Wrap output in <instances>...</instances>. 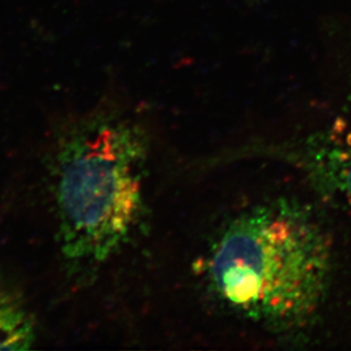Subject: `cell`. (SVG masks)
<instances>
[{
	"mask_svg": "<svg viewBox=\"0 0 351 351\" xmlns=\"http://www.w3.org/2000/svg\"><path fill=\"white\" fill-rule=\"evenodd\" d=\"M333 245L307 207L278 198L231 219L207 259L209 288L226 308L274 333L306 328L324 305Z\"/></svg>",
	"mask_w": 351,
	"mask_h": 351,
	"instance_id": "obj_1",
	"label": "cell"
},
{
	"mask_svg": "<svg viewBox=\"0 0 351 351\" xmlns=\"http://www.w3.org/2000/svg\"><path fill=\"white\" fill-rule=\"evenodd\" d=\"M146 134L119 115L97 114L77 123L60 143L55 199L67 259L110 258L129 238L143 209Z\"/></svg>",
	"mask_w": 351,
	"mask_h": 351,
	"instance_id": "obj_2",
	"label": "cell"
},
{
	"mask_svg": "<svg viewBox=\"0 0 351 351\" xmlns=\"http://www.w3.org/2000/svg\"><path fill=\"white\" fill-rule=\"evenodd\" d=\"M345 114L331 125L273 153L300 169L311 186L335 205L351 212V58Z\"/></svg>",
	"mask_w": 351,
	"mask_h": 351,
	"instance_id": "obj_3",
	"label": "cell"
},
{
	"mask_svg": "<svg viewBox=\"0 0 351 351\" xmlns=\"http://www.w3.org/2000/svg\"><path fill=\"white\" fill-rule=\"evenodd\" d=\"M36 340V324L17 289L0 278V350H27Z\"/></svg>",
	"mask_w": 351,
	"mask_h": 351,
	"instance_id": "obj_4",
	"label": "cell"
}]
</instances>
